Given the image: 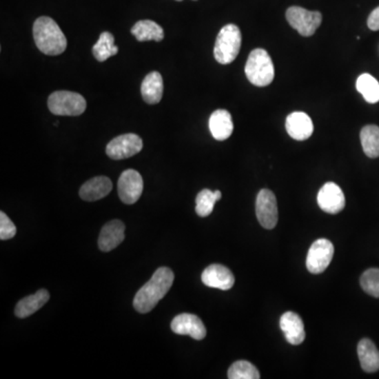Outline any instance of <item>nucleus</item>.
Returning <instances> with one entry per match:
<instances>
[{
	"mask_svg": "<svg viewBox=\"0 0 379 379\" xmlns=\"http://www.w3.org/2000/svg\"><path fill=\"white\" fill-rule=\"evenodd\" d=\"M357 354L362 370L368 373L376 372L379 370V351L373 341L365 338L359 341L357 346Z\"/></svg>",
	"mask_w": 379,
	"mask_h": 379,
	"instance_id": "21",
	"label": "nucleus"
},
{
	"mask_svg": "<svg viewBox=\"0 0 379 379\" xmlns=\"http://www.w3.org/2000/svg\"><path fill=\"white\" fill-rule=\"evenodd\" d=\"M117 187L121 201L125 205H133L143 194V177L135 170H127L119 177Z\"/></svg>",
	"mask_w": 379,
	"mask_h": 379,
	"instance_id": "10",
	"label": "nucleus"
},
{
	"mask_svg": "<svg viewBox=\"0 0 379 379\" xmlns=\"http://www.w3.org/2000/svg\"><path fill=\"white\" fill-rule=\"evenodd\" d=\"M334 256V245L326 238L317 239L309 249L307 269L312 274L325 272Z\"/></svg>",
	"mask_w": 379,
	"mask_h": 379,
	"instance_id": "7",
	"label": "nucleus"
},
{
	"mask_svg": "<svg viewBox=\"0 0 379 379\" xmlns=\"http://www.w3.org/2000/svg\"><path fill=\"white\" fill-rule=\"evenodd\" d=\"M36 47L45 55H61L67 49V38L61 28L52 18L43 16L36 19L33 25Z\"/></svg>",
	"mask_w": 379,
	"mask_h": 379,
	"instance_id": "2",
	"label": "nucleus"
},
{
	"mask_svg": "<svg viewBox=\"0 0 379 379\" xmlns=\"http://www.w3.org/2000/svg\"><path fill=\"white\" fill-rule=\"evenodd\" d=\"M211 134L216 141H223L232 135L234 123L232 116L227 110H216L211 115L209 121Z\"/></svg>",
	"mask_w": 379,
	"mask_h": 379,
	"instance_id": "17",
	"label": "nucleus"
},
{
	"mask_svg": "<svg viewBox=\"0 0 379 379\" xmlns=\"http://www.w3.org/2000/svg\"><path fill=\"white\" fill-rule=\"evenodd\" d=\"M201 280L207 287L223 291L230 290L235 283L233 273L221 265H209L201 274Z\"/></svg>",
	"mask_w": 379,
	"mask_h": 379,
	"instance_id": "13",
	"label": "nucleus"
},
{
	"mask_svg": "<svg viewBox=\"0 0 379 379\" xmlns=\"http://www.w3.org/2000/svg\"><path fill=\"white\" fill-rule=\"evenodd\" d=\"M114 36L110 32L101 33L99 41L93 47L94 57L103 63L112 56L116 55L119 53V47L114 45Z\"/></svg>",
	"mask_w": 379,
	"mask_h": 379,
	"instance_id": "24",
	"label": "nucleus"
},
{
	"mask_svg": "<svg viewBox=\"0 0 379 379\" xmlns=\"http://www.w3.org/2000/svg\"><path fill=\"white\" fill-rule=\"evenodd\" d=\"M286 129L293 139L303 141L310 139L314 131V125L312 119L306 113L294 112L287 117Z\"/></svg>",
	"mask_w": 379,
	"mask_h": 379,
	"instance_id": "15",
	"label": "nucleus"
},
{
	"mask_svg": "<svg viewBox=\"0 0 379 379\" xmlns=\"http://www.w3.org/2000/svg\"><path fill=\"white\" fill-rule=\"evenodd\" d=\"M360 285L365 292L379 298V269H369L362 274Z\"/></svg>",
	"mask_w": 379,
	"mask_h": 379,
	"instance_id": "28",
	"label": "nucleus"
},
{
	"mask_svg": "<svg viewBox=\"0 0 379 379\" xmlns=\"http://www.w3.org/2000/svg\"><path fill=\"white\" fill-rule=\"evenodd\" d=\"M360 141L365 154L370 158L379 157V127L377 125H366L360 132Z\"/></svg>",
	"mask_w": 379,
	"mask_h": 379,
	"instance_id": "23",
	"label": "nucleus"
},
{
	"mask_svg": "<svg viewBox=\"0 0 379 379\" xmlns=\"http://www.w3.org/2000/svg\"><path fill=\"white\" fill-rule=\"evenodd\" d=\"M356 89L369 103L379 101V83L370 74H362L356 81Z\"/></svg>",
	"mask_w": 379,
	"mask_h": 379,
	"instance_id": "25",
	"label": "nucleus"
},
{
	"mask_svg": "<svg viewBox=\"0 0 379 379\" xmlns=\"http://www.w3.org/2000/svg\"><path fill=\"white\" fill-rule=\"evenodd\" d=\"M227 377L230 379H259L260 374L254 365L247 360H238L230 367Z\"/></svg>",
	"mask_w": 379,
	"mask_h": 379,
	"instance_id": "27",
	"label": "nucleus"
},
{
	"mask_svg": "<svg viewBox=\"0 0 379 379\" xmlns=\"http://www.w3.org/2000/svg\"><path fill=\"white\" fill-rule=\"evenodd\" d=\"M111 179L105 176H97L83 183L79 190V196L85 201H96L107 196L112 191Z\"/></svg>",
	"mask_w": 379,
	"mask_h": 379,
	"instance_id": "18",
	"label": "nucleus"
},
{
	"mask_svg": "<svg viewBox=\"0 0 379 379\" xmlns=\"http://www.w3.org/2000/svg\"><path fill=\"white\" fill-rule=\"evenodd\" d=\"M171 329L175 334L189 335L196 340H201L207 335V329L201 319L187 313L177 315L172 320Z\"/></svg>",
	"mask_w": 379,
	"mask_h": 379,
	"instance_id": "12",
	"label": "nucleus"
},
{
	"mask_svg": "<svg viewBox=\"0 0 379 379\" xmlns=\"http://www.w3.org/2000/svg\"><path fill=\"white\" fill-rule=\"evenodd\" d=\"M280 329L286 336L289 344L298 346L306 338V331L303 321L298 314L294 312H286L280 317Z\"/></svg>",
	"mask_w": 379,
	"mask_h": 379,
	"instance_id": "16",
	"label": "nucleus"
},
{
	"mask_svg": "<svg viewBox=\"0 0 379 379\" xmlns=\"http://www.w3.org/2000/svg\"><path fill=\"white\" fill-rule=\"evenodd\" d=\"M50 294L45 289L37 291L35 294L25 297L17 303L15 308V315L19 318H27L34 313L41 310L49 301Z\"/></svg>",
	"mask_w": 379,
	"mask_h": 379,
	"instance_id": "20",
	"label": "nucleus"
},
{
	"mask_svg": "<svg viewBox=\"0 0 379 379\" xmlns=\"http://www.w3.org/2000/svg\"><path fill=\"white\" fill-rule=\"evenodd\" d=\"M221 191L212 192L211 190L205 189L198 193L196 197V213L201 217H207L214 210V205L221 201Z\"/></svg>",
	"mask_w": 379,
	"mask_h": 379,
	"instance_id": "26",
	"label": "nucleus"
},
{
	"mask_svg": "<svg viewBox=\"0 0 379 379\" xmlns=\"http://www.w3.org/2000/svg\"><path fill=\"white\" fill-rule=\"evenodd\" d=\"M317 203L324 212L337 214L344 210L346 198L339 185L334 183H327L319 190Z\"/></svg>",
	"mask_w": 379,
	"mask_h": 379,
	"instance_id": "11",
	"label": "nucleus"
},
{
	"mask_svg": "<svg viewBox=\"0 0 379 379\" xmlns=\"http://www.w3.org/2000/svg\"><path fill=\"white\" fill-rule=\"evenodd\" d=\"M48 107L54 115L79 116L87 109V101L75 92L57 91L50 95Z\"/></svg>",
	"mask_w": 379,
	"mask_h": 379,
	"instance_id": "5",
	"label": "nucleus"
},
{
	"mask_svg": "<svg viewBox=\"0 0 379 379\" xmlns=\"http://www.w3.org/2000/svg\"><path fill=\"white\" fill-rule=\"evenodd\" d=\"M241 32L237 25H227L221 30L215 41L214 57L217 63L229 65L233 63L240 51Z\"/></svg>",
	"mask_w": 379,
	"mask_h": 379,
	"instance_id": "4",
	"label": "nucleus"
},
{
	"mask_svg": "<svg viewBox=\"0 0 379 379\" xmlns=\"http://www.w3.org/2000/svg\"><path fill=\"white\" fill-rule=\"evenodd\" d=\"M163 94V76L158 72H151L145 76L141 83V95L149 105L161 103Z\"/></svg>",
	"mask_w": 379,
	"mask_h": 379,
	"instance_id": "19",
	"label": "nucleus"
},
{
	"mask_svg": "<svg viewBox=\"0 0 379 379\" xmlns=\"http://www.w3.org/2000/svg\"><path fill=\"white\" fill-rule=\"evenodd\" d=\"M176 1H183V0H176Z\"/></svg>",
	"mask_w": 379,
	"mask_h": 379,
	"instance_id": "31",
	"label": "nucleus"
},
{
	"mask_svg": "<svg viewBox=\"0 0 379 379\" xmlns=\"http://www.w3.org/2000/svg\"><path fill=\"white\" fill-rule=\"evenodd\" d=\"M131 33L136 37L139 41H161L165 38L163 28L155 21H141L132 28Z\"/></svg>",
	"mask_w": 379,
	"mask_h": 379,
	"instance_id": "22",
	"label": "nucleus"
},
{
	"mask_svg": "<svg viewBox=\"0 0 379 379\" xmlns=\"http://www.w3.org/2000/svg\"><path fill=\"white\" fill-rule=\"evenodd\" d=\"M17 230H16L13 221L8 217L7 214L0 212V239L8 240V239L13 238Z\"/></svg>",
	"mask_w": 379,
	"mask_h": 379,
	"instance_id": "29",
	"label": "nucleus"
},
{
	"mask_svg": "<svg viewBox=\"0 0 379 379\" xmlns=\"http://www.w3.org/2000/svg\"><path fill=\"white\" fill-rule=\"evenodd\" d=\"M174 281V273L170 268L161 267L155 271L152 278L139 289L133 301L137 312L149 313L169 292Z\"/></svg>",
	"mask_w": 379,
	"mask_h": 379,
	"instance_id": "1",
	"label": "nucleus"
},
{
	"mask_svg": "<svg viewBox=\"0 0 379 379\" xmlns=\"http://www.w3.org/2000/svg\"><path fill=\"white\" fill-rule=\"evenodd\" d=\"M368 27L372 31H379V7L373 10L368 18Z\"/></svg>",
	"mask_w": 379,
	"mask_h": 379,
	"instance_id": "30",
	"label": "nucleus"
},
{
	"mask_svg": "<svg viewBox=\"0 0 379 379\" xmlns=\"http://www.w3.org/2000/svg\"><path fill=\"white\" fill-rule=\"evenodd\" d=\"M256 216L259 223L265 229H274L278 221V209L274 193L270 190L263 189L257 195Z\"/></svg>",
	"mask_w": 379,
	"mask_h": 379,
	"instance_id": "9",
	"label": "nucleus"
},
{
	"mask_svg": "<svg viewBox=\"0 0 379 379\" xmlns=\"http://www.w3.org/2000/svg\"><path fill=\"white\" fill-rule=\"evenodd\" d=\"M245 72L248 81L256 87H267L272 83L275 69L268 52L263 49L253 50L245 63Z\"/></svg>",
	"mask_w": 379,
	"mask_h": 379,
	"instance_id": "3",
	"label": "nucleus"
},
{
	"mask_svg": "<svg viewBox=\"0 0 379 379\" xmlns=\"http://www.w3.org/2000/svg\"><path fill=\"white\" fill-rule=\"evenodd\" d=\"M143 139L136 134H123L112 139L107 145V156L114 161L129 158L143 150Z\"/></svg>",
	"mask_w": 379,
	"mask_h": 379,
	"instance_id": "8",
	"label": "nucleus"
},
{
	"mask_svg": "<svg viewBox=\"0 0 379 379\" xmlns=\"http://www.w3.org/2000/svg\"><path fill=\"white\" fill-rule=\"evenodd\" d=\"M286 17L289 25L305 37L314 35L322 21L320 12H311L300 7L289 8Z\"/></svg>",
	"mask_w": 379,
	"mask_h": 379,
	"instance_id": "6",
	"label": "nucleus"
},
{
	"mask_svg": "<svg viewBox=\"0 0 379 379\" xmlns=\"http://www.w3.org/2000/svg\"><path fill=\"white\" fill-rule=\"evenodd\" d=\"M125 223L119 219L105 223L99 235V249L103 252H110L117 248L125 239Z\"/></svg>",
	"mask_w": 379,
	"mask_h": 379,
	"instance_id": "14",
	"label": "nucleus"
}]
</instances>
